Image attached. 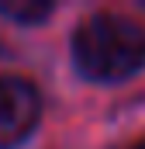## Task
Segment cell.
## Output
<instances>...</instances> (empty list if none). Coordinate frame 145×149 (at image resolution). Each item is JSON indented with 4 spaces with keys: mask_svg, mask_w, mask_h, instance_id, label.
<instances>
[{
    "mask_svg": "<svg viewBox=\"0 0 145 149\" xmlns=\"http://www.w3.org/2000/svg\"><path fill=\"white\" fill-rule=\"evenodd\" d=\"M72 56L93 80H124L145 66V28L121 14H97L79 24Z\"/></svg>",
    "mask_w": 145,
    "mask_h": 149,
    "instance_id": "cell-1",
    "label": "cell"
},
{
    "mask_svg": "<svg viewBox=\"0 0 145 149\" xmlns=\"http://www.w3.org/2000/svg\"><path fill=\"white\" fill-rule=\"evenodd\" d=\"M38 121V90L21 76H0V149L17 146Z\"/></svg>",
    "mask_w": 145,
    "mask_h": 149,
    "instance_id": "cell-2",
    "label": "cell"
},
{
    "mask_svg": "<svg viewBox=\"0 0 145 149\" xmlns=\"http://www.w3.org/2000/svg\"><path fill=\"white\" fill-rule=\"evenodd\" d=\"M0 10L17 21H41L52 14V3L48 0H17V3H0Z\"/></svg>",
    "mask_w": 145,
    "mask_h": 149,
    "instance_id": "cell-3",
    "label": "cell"
},
{
    "mask_svg": "<svg viewBox=\"0 0 145 149\" xmlns=\"http://www.w3.org/2000/svg\"><path fill=\"white\" fill-rule=\"evenodd\" d=\"M131 149H145V139H142V142H135V146H131Z\"/></svg>",
    "mask_w": 145,
    "mask_h": 149,
    "instance_id": "cell-4",
    "label": "cell"
}]
</instances>
